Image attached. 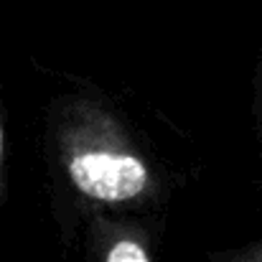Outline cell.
Instances as JSON below:
<instances>
[{
    "mask_svg": "<svg viewBox=\"0 0 262 262\" xmlns=\"http://www.w3.org/2000/svg\"><path fill=\"white\" fill-rule=\"evenodd\" d=\"M5 161H8V140H5L3 104H0V201L5 199V191H8V178H5Z\"/></svg>",
    "mask_w": 262,
    "mask_h": 262,
    "instance_id": "5",
    "label": "cell"
},
{
    "mask_svg": "<svg viewBox=\"0 0 262 262\" xmlns=\"http://www.w3.org/2000/svg\"><path fill=\"white\" fill-rule=\"evenodd\" d=\"M43 153L59 239L72 247L94 211L166 214L176 191L117 102L89 79L54 94L43 112Z\"/></svg>",
    "mask_w": 262,
    "mask_h": 262,
    "instance_id": "1",
    "label": "cell"
},
{
    "mask_svg": "<svg viewBox=\"0 0 262 262\" xmlns=\"http://www.w3.org/2000/svg\"><path fill=\"white\" fill-rule=\"evenodd\" d=\"M166 214L94 211L82 224L84 262H161Z\"/></svg>",
    "mask_w": 262,
    "mask_h": 262,
    "instance_id": "2",
    "label": "cell"
},
{
    "mask_svg": "<svg viewBox=\"0 0 262 262\" xmlns=\"http://www.w3.org/2000/svg\"><path fill=\"white\" fill-rule=\"evenodd\" d=\"M206 262H262V237L242 245V247H229V250L209 252Z\"/></svg>",
    "mask_w": 262,
    "mask_h": 262,
    "instance_id": "3",
    "label": "cell"
},
{
    "mask_svg": "<svg viewBox=\"0 0 262 262\" xmlns=\"http://www.w3.org/2000/svg\"><path fill=\"white\" fill-rule=\"evenodd\" d=\"M252 117H255V135L260 145V186H262V51L255 67V79H252Z\"/></svg>",
    "mask_w": 262,
    "mask_h": 262,
    "instance_id": "4",
    "label": "cell"
}]
</instances>
